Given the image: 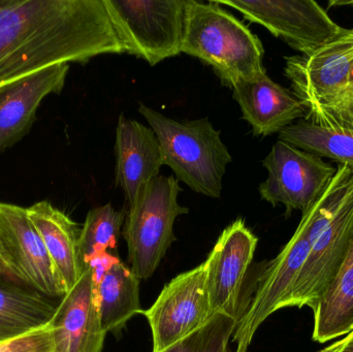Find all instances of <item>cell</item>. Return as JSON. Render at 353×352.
I'll return each mask as SVG.
<instances>
[{"mask_svg":"<svg viewBox=\"0 0 353 352\" xmlns=\"http://www.w3.org/2000/svg\"><path fill=\"white\" fill-rule=\"evenodd\" d=\"M257 242L259 239L241 218L226 227L216 242L205 262L213 314L223 313L240 320L241 291Z\"/></svg>","mask_w":353,"mask_h":352,"instance_id":"cell-12","label":"cell"},{"mask_svg":"<svg viewBox=\"0 0 353 352\" xmlns=\"http://www.w3.org/2000/svg\"><path fill=\"white\" fill-rule=\"evenodd\" d=\"M181 191L174 176L159 175L143 186L128 205L122 236L128 243L130 270L140 280L152 276L176 240L174 223L189 212L178 203Z\"/></svg>","mask_w":353,"mask_h":352,"instance_id":"cell-6","label":"cell"},{"mask_svg":"<svg viewBox=\"0 0 353 352\" xmlns=\"http://www.w3.org/2000/svg\"><path fill=\"white\" fill-rule=\"evenodd\" d=\"M120 262L119 258L112 254L105 252V253L97 254L85 262L84 266L89 267L93 272V279H94L95 284L99 283V281L103 278L108 271Z\"/></svg>","mask_w":353,"mask_h":352,"instance_id":"cell-25","label":"cell"},{"mask_svg":"<svg viewBox=\"0 0 353 352\" xmlns=\"http://www.w3.org/2000/svg\"><path fill=\"white\" fill-rule=\"evenodd\" d=\"M68 70V64H58L0 88V153L29 132L43 99L61 92Z\"/></svg>","mask_w":353,"mask_h":352,"instance_id":"cell-14","label":"cell"},{"mask_svg":"<svg viewBox=\"0 0 353 352\" xmlns=\"http://www.w3.org/2000/svg\"><path fill=\"white\" fill-rule=\"evenodd\" d=\"M181 53L211 66L228 87L267 72L261 39L215 0H186Z\"/></svg>","mask_w":353,"mask_h":352,"instance_id":"cell-4","label":"cell"},{"mask_svg":"<svg viewBox=\"0 0 353 352\" xmlns=\"http://www.w3.org/2000/svg\"><path fill=\"white\" fill-rule=\"evenodd\" d=\"M139 112L157 134L163 165L173 169L176 180L209 198L221 196L222 178L232 155L208 118L176 121L141 103Z\"/></svg>","mask_w":353,"mask_h":352,"instance_id":"cell-5","label":"cell"},{"mask_svg":"<svg viewBox=\"0 0 353 352\" xmlns=\"http://www.w3.org/2000/svg\"><path fill=\"white\" fill-rule=\"evenodd\" d=\"M340 352H353V330L340 340Z\"/></svg>","mask_w":353,"mask_h":352,"instance_id":"cell-26","label":"cell"},{"mask_svg":"<svg viewBox=\"0 0 353 352\" xmlns=\"http://www.w3.org/2000/svg\"><path fill=\"white\" fill-rule=\"evenodd\" d=\"M0 278L6 279V280L14 281L16 282V278H14V275L10 273V271L6 268V265L2 262L1 258H0Z\"/></svg>","mask_w":353,"mask_h":352,"instance_id":"cell-27","label":"cell"},{"mask_svg":"<svg viewBox=\"0 0 353 352\" xmlns=\"http://www.w3.org/2000/svg\"><path fill=\"white\" fill-rule=\"evenodd\" d=\"M238 322L226 314H214L205 326L161 352H232L228 342Z\"/></svg>","mask_w":353,"mask_h":352,"instance_id":"cell-23","label":"cell"},{"mask_svg":"<svg viewBox=\"0 0 353 352\" xmlns=\"http://www.w3.org/2000/svg\"><path fill=\"white\" fill-rule=\"evenodd\" d=\"M26 210L58 277L66 291H70L80 280L85 269L79 251L81 229L65 213L48 200L37 203Z\"/></svg>","mask_w":353,"mask_h":352,"instance_id":"cell-17","label":"cell"},{"mask_svg":"<svg viewBox=\"0 0 353 352\" xmlns=\"http://www.w3.org/2000/svg\"><path fill=\"white\" fill-rule=\"evenodd\" d=\"M122 53L105 0H0V88L58 64Z\"/></svg>","mask_w":353,"mask_h":352,"instance_id":"cell-1","label":"cell"},{"mask_svg":"<svg viewBox=\"0 0 353 352\" xmlns=\"http://www.w3.org/2000/svg\"><path fill=\"white\" fill-rule=\"evenodd\" d=\"M126 53L157 65L181 53L186 0H105Z\"/></svg>","mask_w":353,"mask_h":352,"instance_id":"cell-7","label":"cell"},{"mask_svg":"<svg viewBox=\"0 0 353 352\" xmlns=\"http://www.w3.org/2000/svg\"><path fill=\"white\" fill-rule=\"evenodd\" d=\"M116 185L132 204L143 186L159 176L163 165V151L152 128L136 120H118L116 130Z\"/></svg>","mask_w":353,"mask_h":352,"instance_id":"cell-15","label":"cell"},{"mask_svg":"<svg viewBox=\"0 0 353 352\" xmlns=\"http://www.w3.org/2000/svg\"><path fill=\"white\" fill-rule=\"evenodd\" d=\"M353 6V1H331L329 2V6Z\"/></svg>","mask_w":353,"mask_h":352,"instance_id":"cell-29","label":"cell"},{"mask_svg":"<svg viewBox=\"0 0 353 352\" xmlns=\"http://www.w3.org/2000/svg\"><path fill=\"white\" fill-rule=\"evenodd\" d=\"M95 295L103 330L117 338L130 318L142 313L140 279L123 262L114 265L95 284Z\"/></svg>","mask_w":353,"mask_h":352,"instance_id":"cell-20","label":"cell"},{"mask_svg":"<svg viewBox=\"0 0 353 352\" xmlns=\"http://www.w3.org/2000/svg\"><path fill=\"white\" fill-rule=\"evenodd\" d=\"M56 308L49 298L0 278V343L47 326Z\"/></svg>","mask_w":353,"mask_h":352,"instance_id":"cell-19","label":"cell"},{"mask_svg":"<svg viewBox=\"0 0 353 352\" xmlns=\"http://www.w3.org/2000/svg\"><path fill=\"white\" fill-rule=\"evenodd\" d=\"M340 340L337 342L333 343V344L329 345V346L325 347V349H321L317 352H340Z\"/></svg>","mask_w":353,"mask_h":352,"instance_id":"cell-28","label":"cell"},{"mask_svg":"<svg viewBox=\"0 0 353 352\" xmlns=\"http://www.w3.org/2000/svg\"><path fill=\"white\" fill-rule=\"evenodd\" d=\"M284 74L306 121L353 130V29L310 55L285 57Z\"/></svg>","mask_w":353,"mask_h":352,"instance_id":"cell-3","label":"cell"},{"mask_svg":"<svg viewBox=\"0 0 353 352\" xmlns=\"http://www.w3.org/2000/svg\"><path fill=\"white\" fill-rule=\"evenodd\" d=\"M0 258L17 281L41 295L62 299L68 293L26 208L0 203Z\"/></svg>","mask_w":353,"mask_h":352,"instance_id":"cell-10","label":"cell"},{"mask_svg":"<svg viewBox=\"0 0 353 352\" xmlns=\"http://www.w3.org/2000/svg\"><path fill=\"white\" fill-rule=\"evenodd\" d=\"M243 118L250 124L253 136H268L280 132L306 111L294 93L268 76L267 72L232 87Z\"/></svg>","mask_w":353,"mask_h":352,"instance_id":"cell-16","label":"cell"},{"mask_svg":"<svg viewBox=\"0 0 353 352\" xmlns=\"http://www.w3.org/2000/svg\"><path fill=\"white\" fill-rule=\"evenodd\" d=\"M279 140L353 171V130H334L304 120L281 130Z\"/></svg>","mask_w":353,"mask_h":352,"instance_id":"cell-21","label":"cell"},{"mask_svg":"<svg viewBox=\"0 0 353 352\" xmlns=\"http://www.w3.org/2000/svg\"><path fill=\"white\" fill-rule=\"evenodd\" d=\"M125 217V211L115 210L111 203L89 211L79 237L83 264L97 254L116 249Z\"/></svg>","mask_w":353,"mask_h":352,"instance_id":"cell-22","label":"cell"},{"mask_svg":"<svg viewBox=\"0 0 353 352\" xmlns=\"http://www.w3.org/2000/svg\"><path fill=\"white\" fill-rule=\"evenodd\" d=\"M308 213L312 249L286 308L314 309L343 262L353 229V171L338 165L331 183Z\"/></svg>","mask_w":353,"mask_h":352,"instance_id":"cell-2","label":"cell"},{"mask_svg":"<svg viewBox=\"0 0 353 352\" xmlns=\"http://www.w3.org/2000/svg\"><path fill=\"white\" fill-rule=\"evenodd\" d=\"M53 352H101L107 332L101 326L93 272L85 266L51 320Z\"/></svg>","mask_w":353,"mask_h":352,"instance_id":"cell-13","label":"cell"},{"mask_svg":"<svg viewBox=\"0 0 353 352\" xmlns=\"http://www.w3.org/2000/svg\"><path fill=\"white\" fill-rule=\"evenodd\" d=\"M240 12L281 37L292 49L310 55L345 32L313 0H215Z\"/></svg>","mask_w":353,"mask_h":352,"instance_id":"cell-8","label":"cell"},{"mask_svg":"<svg viewBox=\"0 0 353 352\" xmlns=\"http://www.w3.org/2000/svg\"><path fill=\"white\" fill-rule=\"evenodd\" d=\"M39 352H53V349H49V351H39Z\"/></svg>","mask_w":353,"mask_h":352,"instance_id":"cell-30","label":"cell"},{"mask_svg":"<svg viewBox=\"0 0 353 352\" xmlns=\"http://www.w3.org/2000/svg\"><path fill=\"white\" fill-rule=\"evenodd\" d=\"M150 324L153 352H161L205 326L212 316L205 262L165 285L152 307L142 311Z\"/></svg>","mask_w":353,"mask_h":352,"instance_id":"cell-11","label":"cell"},{"mask_svg":"<svg viewBox=\"0 0 353 352\" xmlns=\"http://www.w3.org/2000/svg\"><path fill=\"white\" fill-rule=\"evenodd\" d=\"M313 339L319 343L353 330V229L343 262L314 309Z\"/></svg>","mask_w":353,"mask_h":352,"instance_id":"cell-18","label":"cell"},{"mask_svg":"<svg viewBox=\"0 0 353 352\" xmlns=\"http://www.w3.org/2000/svg\"><path fill=\"white\" fill-rule=\"evenodd\" d=\"M53 349L51 322L18 338L0 343V352H39Z\"/></svg>","mask_w":353,"mask_h":352,"instance_id":"cell-24","label":"cell"},{"mask_svg":"<svg viewBox=\"0 0 353 352\" xmlns=\"http://www.w3.org/2000/svg\"><path fill=\"white\" fill-rule=\"evenodd\" d=\"M269 176L259 187L265 202L285 207L286 216L292 211L307 212L323 196L337 169L321 156L278 141L263 159Z\"/></svg>","mask_w":353,"mask_h":352,"instance_id":"cell-9","label":"cell"}]
</instances>
